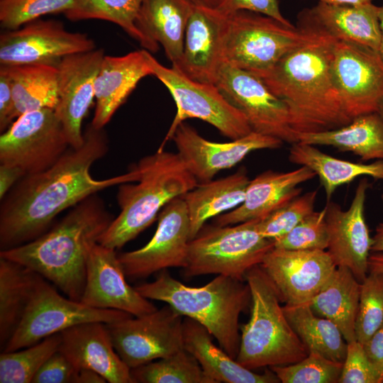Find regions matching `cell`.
<instances>
[{
    "label": "cell",
    "mask_w": 383,
    "mask_h": 383,
    "mask_svg": "<svg viewBox=\"0 0 383 383\" xmlns=\"http://www.w3.org/2000/svg\"><path fill=\"white\" fill-rule=\"evenodd\" d=\"M377 112L378 113V114L380 116V117L383 120V99L381 100V101H380V103H379V104L378 106Z\"/></svg>",
    "instance_id": "obj_57"
},
{
    "label": "cell",
    "mask_w": 383,
    "mask_h": 383,
    "mask_svg": "<svg viewBox=\"0 0 383 383\" xmlns=\"http://www.w3.org/2000/svg\"><path fill=\"white\" fill-rule=\"evenodd\" d=\"M104 55L103 49L96 48L67 55L57 66L58 102L55 112L73 148L84 143L82 124L95 98V81Z\"/></svg>",
    "instance_id": "obj_20"
},
{
    "label": "cell",
    "mask_w": 383,
    "mask_h": 383,
    "mask_svg": "<svg viewBox=\"0 0 383 383\" xmlns=\"http://www.w3.org/2000/svg\"><path fill=\"white\" fill-rule=\"evenodd\" d=\"M339 383H379L376 362L368 357L363 345L357 340L348 343Z\"/></svg>",
    "instance_id": "obj_44"
},
{
    "label": "cell",
    "mask_w": 383,
    "mask_h": 383,
    "mask_svg": "<svg viewBox=\"0 0 383 383\" xmlns=\"http://www.w3.org/2000/svg\"><path fill=\"white\" fill-rule=\"evenodd\" d=\"M317 194V191L313 190L300 194L266 217L258 220L257 228L260 234L273 242L287 234L314 211Z\"/></svg>",
    "instance_id": "obj_41"
},
{
    "label": "cell",
    "mask_w": 383,
    "mask_h": 383,
    "mask_svg": "<svg viewBox=\"0 0 383 383\" xmlns=\"http://www.w3.org/2000/svg\"><path fill=\"white\" fill-rule=\"evenodd\" d=\"M106 380L96 372L89 369H79L77 383H105Z\"/></svg>",
    "instance_id": "obj_50"
},
{
    "label": "cell",
    "mask_w": 383,
    "mask_h": 383,
    "mask_svg": "<svg viewBox=\"0 0 383 383\" xmlns=\"http://www.w3.org/2000/svg\"><path fill=\"white\" fill-rule=\"evenodd\" d=\"M363 346L372 361L377 362L383 359V321Z\"/></svg>",
    "instance_id": "obj_49"
},
{
    "label": "cell",
    "mask_w": 383,
    "mask_h": 383,
    "mask_svg": "<svg viewBox=\"0 0 383 383\" xmlns=\"http://www.w3.org/2000/svg\"><path fill=\"white\" fill-rule=\"evenodd\" d=\"M314 26L318 33L313 39L255 74L285 103L296 136L338 128L352 121L344 110L333 75L337 40Z\"/></svg>",
    "instance_id": "obj_2"
},
{
    "label": "cell",
    "mask_w": 383,
    "mask_h": 383,
    "mask_svg": "<svg viewBox=\"0 0 383 383\" xmlns=\"http://www.w3.org/2000/svg\"><path fill=\"white\" fill-rule=\"evenodd\" d=\"M134 166L138 178L118 185L116 200L120 212L99 240L115 250L150 226L168 203L199 184L177 152L158 149Z\"/></svg>",
    "instance_id": "obj_4"
},
{
    "label": "cell",
    "mask_w": 383,
    "mask_h": 383,
    "mask_svg": "<svg viewBox=\"0 0 383 383\" xmlns=\"http://www.w3.org/2000/svg\"><path fill=\"white\" fill-rule=\"evenodd\" d=\"M74 0H1L0 24L6 30L17 29L42 16L65 13Z\"/></svg>",
    "instance_id": "obj_42"
},
{
    "label": "cell",
    "mask_w": 383,
    "mask_h": 383,
    "mask_svg": "<svg viewBox=\"0 0 383 383\" xmlns=\"http://www.w3.org/2000/svg\"><path fill=\"white\" fill-rule=\"evenodd\" d=\"M245 281L251 292L250 317L240 326L236 361L254 370L294 364L306 357L309 351L289 324L278 293L261 267L250 269Z\"/></svg>",
    "instance_id": "obj_6"
},
{
    "label": "cell",
    "mask_w": 383,
    "mask_h": 383,
    "mask_svg": "<svg viewBox=\"0 0 383 383\" xmlns=\"http://www.w3.org/2000/svg\"><path fill=\"white\" fill-rule=\"evenodd\" d=\"M190 223L182 196L168 203L158 215L157 230L143 247L118 255L126 277H147L169 267L187 265Z\"/></svg>",
    "instance_id": "obj_16"
},
{
    "label": "cell",
    "mask_w": 383,
    "mask_h": 383,
    "mask_svg": "<svg viewBox=\"0 0 383 383\" xmlns=\"http://www.w3.org/2000/svg\"><path fill=\"white\" fill-rule=\"evenodd\" d=\"M77 369L59 350L41 366L32 383H77Z\"/></svg>",
    "instance_id": "obj_45"
},
{
    "label": "cell",
    "mask_w": 383,
    "mask_h": 383,
    "mask_svg": "<svg viewBox=\"0 0 383 383\" xmlns=\"http://www.w3.org/2000/svg\"><path fill=\"white\" fill-rule=\"evenodd\" d=\"M6 73L13 96L12 121L40 109H54L58 102V70L52 65H0Z\"/></svg>",
    "instance_id": "obj_31"
},
{
    "label": "cell",
    "mask_w": 383,
    "mask_h": 383,
    "mask_svg": "<svg viewBox=\"0 0 383 383\" xmlns=\"http://www.w3.org/2000/svg\"><path fill=\"white\" fill-rule=\"evenodd\" d=\"M194 5L188 0H143L136 24L147 37L161 45L172 66L182 57L184 35Z\"/></svg>",
    "instance_id": "obj_28"
},
{
    "label": "cell",
    "mask_w": 383,
    "mask_h": 383,
    "mask_svg": "<svg viewBox=\"0 0 383 383\" xmlns=\"http://www.w3.org/2000/svg\"><path fill=\"white\" fill-rule=\"evenodd\" d=\"M250 179L240 169L226 177L198 184L182 196L190 223V240L211 218L239 206L244 201Z\"/></svg>",
    "instance_id": "obj_29"
},
{
    "label": "cell",
    "mask_w": 383,
    "mask_h": 383,
    "mask_svg": "<svg viewBox=\"0 0 383 383\" xmlns=\"http://www.w3.org/2000/svg\"><path fill=\"white\" fill-rule=\"evenodd\" d=\"M343 367L342 362L309 352L296 363L273 366L270 370L282 383H339Z\"/></svg>",
    "instance_id": "obj_39"
},
{
    "label": "cell",
    "mask_w": 383,
    "mask_h": 383,
    "mask_svg": "<svg viewBox=\"0 0 383 383\" xmlns=\"http://www.w3.org/2000/svg\"><path fill=\"white\" fill-rule=\"evenodd\" d=\"M135 288L145 298L165 302L183 316L201 324L235 360L240 343L239 317L251 305L250 289L245 280L218 274L204 286L192 287L163 270L155 281Z\"/></svg>",
    "instance_id": "obj_5"
},
{
    "label": "cell",
    "mask_w": 383,
    "mask_h": 383,
    "mask_svg": "<svg viewBox=\"0 0 383 383\" xmlns=\"http://www.w3.org/2000/svg\"><path fill=\"white\" fill-rule=\"evenodd\" d=\"M332 71L343 106L351 120L377 112L383 99V60L378 51L337 40Z\"/></svg>",
    "instance_id": "obj_15"
},
{
    "label": "cell",
    "mask_w": 383,
    "mask_h": 383,
    "mask_svg": "<svg viewBox=\"0 0 383 383\" xmlns=\"http://www.w3.org/2000/svg\"><path fill=\"white\" fill-rule=\"evenodd\" d=\"M299 26L286 25L256 12L239 11L226 18L223 59L254 74L272 67L287 54L313 39L318 29L299 16Z\"/></svg>",
    "instance_id": "obj_7"
},
{
    "label": "cell",
    "mask_w": 383,
    "mask_h": 383,
    "mask_svg": "<svg viewBox=\"0 0 383 383\" xmlns=\"http://www.w3.org/2000/svg\"><path fill=\"white\" fill-rule=\"evenodd\" d=\"M143 1L74 0L64 14L72 21L99 19L113 23L138 41L143 49L151 53L155 52L159 49V45L140 31L136 24Z\"/></svg>",
    "instance_id": "obj_36"
},
{
    "label": "cell",
    "mask_w": 383,
    "mask_h": 383,
    "mask_svg": "<svg viewBox=\"0 0 383 383\" xmlns=\"http://www.w3.org/2000/svg\"><path fill=\"white\" fill-rule=\"evenodd\" d=\"M87 34L70 32L62 22L40 18L0 35V65L43 64L57 67L67 55L96 49Z\"/></svg>",
    "instance_id": "obj_14"
},
{
    "label": "cell",
    "mask_w": 383,
    "mask_h": 383,
    "mask_svg": "<svg viewBox=\"0 0 383 383\" xmlns=\"http://www.w3.org/2000/svg\"><path fill=\"white\" fill-rule=\"evenodd\" d=\"M373 0H318L322 2L331 5H360L372 3Z\"/></svg>",
    "instance_id": "obj_53"
},
{
    "label": "cell",
    "mask_w": 383,
    "mask_h": 383,
    "mask_svg": "<svg viewBox=\"0 0 383 383\" xmlns=\"http://www.w3.org/2000/svg\"><path fill=\"white\" fill-rule=\"evenodd\" d=\"M196 6L216 8L220 0H188Z\"/></svg>",
    "instance_id": "obj_54"
},
{
    "label": "cell",
    "mask_w": 383,
    "mask_h": 383,
    "mask_svg": "<svg viewBox=\"0 0 383 383\" xmlns=\"http://www.w3.org/2000/svg\"><path fill=\"white\" fill-rule=\"evenodd\" d=\"M260 266L286 305L311 304L337 267L327 250L275 248Z\"/></svg>",
    "instance_id": "obj_17"
},
{
    "label": "cell",
    "mask_w": 383,
    "mask_h": 383,
    "mask_svg": "<svg viewBox=\"0 0 383 383\" xmlns=\"http://www.w3.org/2000/svg\"><path fill=\"white\" fill-rule=\"evenodd\" d=\"M283 310L292 328L309 352L344 362L348 343L334 323L318 316L310 304H284Z\"/></svg>",
    "instance_id": "obj_35"
},
{
    "label": "cell",
    "mask_w": 383,
    "mask_h": 383,
    "mask_svg": "<svg viewBox=\"0 0 383 383\" xmlns=\"http://www.w3.org/2000/svg\"><path fill=\"white\" fill-rule=\"evenodd\" d=\"M152 75L147 50L122 56L104 55L95 81L96 107L91 122L104 128L138 82Z\"/></svg>",
    "instance_id": "obj_25"
},
{
    "label": "cell",
    "mask_w": 383,
    "mask_h": 383,
    "mask_svg": "<svg viewBox=\"0 0 383 383\" xmlns=\"http://www.w3.org/2000/svg\"><path fill=\"white\" fill-rule=\"evenodd\" d=\"M298 141L350 152L362 161L383 160V120L377 112L357 116L338 128L297 135Z\"/></svg>",
    "instance_id": "obj_30"
},
{
    "label": "cell",
    "mask_w": 383,
    "mask_h": 383,
    "mask_svg": "<svg viewBox=\"0 0 383 383\" xmlns=\"http://www.w3.org/2000/svg\"><path fill=\"white\" fill-rule=\"evenodd\" d=\"M370 187L367 178L361 179L346 210L330 201L325 206L328 237L327 251L336 267L349 269L360 283L369 272L368 260L373 243L365 217Z\"/></svg>",
    "instance_id": "obj_18"
},
{
    "label": "cell",
    "mask_w": 383,
    "mask_h": 383,
    "mask_svg": "<svg viewBox=\"0 0 383 383\" xmlns=\"http://www.w3.org/2000/svg\"><path fill=\"white\" fill-rule=\"evenodd\" d=\"M377 363L379 374H380V383H383V359L376 362Z\"/></svg>",
    "instance_id": "obj_56"
},
{
    "label": "cell",
    "mask_w": 383,
    "mask_h": 383,
    "mask_svg": "<svg viewBox=\"0 0 383 383\" xmlns=\"http://www.w3.org/2000/svg\"><path fill=\"white\" fill-rule=\"evenodd\" d=\"M215 9L225 16L239 11H250L272 17L286 25L293 26L282 14L278 0H220Z\"/></svg>",
    "instance_id": "obj_46"
},
{
    "label": "cell",
    "mask_w": 383,
    "mask_h": 383,
    "mask_svg": "<svg viewBox=\"0 0 383 383\" xmlns=\"http://www.w3.org/2000/svg\"><path fill=\"white\" fill-rule=\"evenodd\" d=\"M379 10V6L372 3L331 5L318 2L299 14L338 40L363 45L378 51L381 38Z\"/></svg>",
    "instance_id": "obj_26"
},
{
    "label": "cell",
    "mask_w": 383,
    "mask_h": 383,
    "mask_svg": "<svg viewBox=\"0 0 383 383\" xmlns=\"http://www.w3.org/2000/svg\"><path fill=\"white\" fill-rule=\"evenodd\" d=\"M172 139L177 154L200 183L212 180L218 172L234 167L252 152L277 149L284 143L279 139L254 131L230 142H212L184 122L176 128Z\"/></svg>",
    "instance_id": "obj_19"
},
{
    "label": "cell",
    "mask_w": 383,
    "mask_h": 383,
    "mask_svg": "<svg viewBox=\"0 0 383 383\" xmlns=\"http://www.w3.org/2000/svg\"><path fill=\"white\" fill-rule=\"evenodd\" d=\"M368 271L383 272V252L370 253L368 260Z\"/></svg>",
    "instance_id": "obj_51"
},
{
    "label": "cell",
    "mask_w": 383,
    "mask_h": 383,
    "mask_svg": "<svg viewBox=\"0 0 383 383\" xmlns=\"http://www.w3.org/2000/svg\"><path fill=\"white\" fill-rule=\"evenodd\" d=\"M13 96L11 83L5 71L0 67V131H5L13 123Z\"/></svg>",
    "instance_id": "obj_47"
},
{
    "label": "cell",
    "mask_w": 383,
    "mask_h": 383,
    "mask_svg": "<svg viewBox=\"0 0 383 383\" xmlns=\"http://www.w3.org/2000/svg\"><path fill=\"white\" fill-rule=\"evenodd\" d=\"M183 316L170 305L106 323L113 347L131 370L184 348Z\"/></svg>",
    "instance_id": "obj_12"
},
{
    "label": "cell",
    "mask_w": 383,
    "mask_h": 383,
    "mask_svg": "<svg viewBox=\"0 0 383 383\" xmlns=\"http://www.w3.org/2000/svg\"><path fill=\"white\" fill-rule=\"evenodd\" d=\"M109 141L104 128L91 123L84 132V143L70 147L51 167L25 175L1 200L0 250L28 243L48 231L56 216L99 192L136 181L133 165L128 172L97 179L92 165L104 157Z\"/></svg>",
    "instance_id": "obj_1"
},
{
    "label": "cell",
    "mask_w": 383,
    "mask_h": 383,
    "mask_svg": "<svg viewBox=\"0 0 383 383\" xmlns=\"http://www.w3.org/2000/svg\"><path fill=\"white\" fill-rule=\"evenodd\" d=\"M372 239L373 243L371 252H383V222L377 225Z\"/></svg>",
    "instance_id": "obj_52"
},
{
    "label": "cell",
    "mask_w": 383,
    "mask_h": 383,
    "mask_svg": "<svg viewBox=\"0 0 383 383\" xmlns=\"http://www.w3.org/2000/svg\"><path fill=\"white\" fill-rule=\"evenodd\" d=\"M133 383H214L196 359L182 348L172 355L131 370Z\"/></svg>",
    "instance_id": "obj_37"
},
{
    "label": "cell",
    "mask_w": 383,
    "mask_h": 383,
    "mask_svg": "<svg viewBox=\"0 0 383 383\" xmlns=\"http://www.w3.org/2000/svg\"><path fill=\"white\" fill-rule=\"evenodd\" d=\"M383 321V272H369L360 283L356 340L365 345Z\"/></svg>",
    "instance_id": "obj_40"
},
{
    "label": "cell",
    "mask_w": 383,
    "mask_h": 383,
    "mask_svg": "<svg viewBox=\"0 0 383 383\" xmlns=\"http://www.w3.org/2000/svg\"><path fill=\"white\" fill-rule=\"evenodd\" d=\"M70 147L55 110H34L1 133L0 163L18 166L26 174L38 173L54 165Z\"/></svg>",
    "instance_id": "obj_11"
},
{
    "label": "cell",
    "mask_w": 383,
    "mask_h": 383,
    "mask_svg": "<svg viewBox=\"0 0 383 383\" xmlns=\"http://www.w3.org/2000/svg\"><path fill=\"white\" fill-rule=\"evenodd\" d=\"M116 250L99 243L91 248L80 301L90 307L124 311L140 316L157 309L126 280Z\"/></svg>",
    "instance_id": "obj_21"
},
{
    "label": "cell",
    "mask_w": 383,
    "mask_h": 383,
    "mask_svg": "<svg viewBox=\"0 0 383 383\" xmlns=\"http://www.w3.org/2000/svg\"><path fill=\"white\" fill-rule=\"evenodd\" d=\"M133 316L113 309H95L60 294L42 276L17 330L1 352L34 345L52 335L85 322L113 323Z\"/></svg>",
    "instance_id": "obj_10"
},
{
    "label": "cell",
    "mask_w": 383,
    "mask_h": 383,
    "mask_svg": "<svg viewBox=\"0 0 383 383\" xmlns=\"http://www.w3.org/2000/svg\"><path fill=\"white\" fill-rule=\"evenodd\" d=\"M226 18L215 8L194 6L186 28L182 59L172 66L192 79L215 84L224 63Z\"/></svg>",
    "instance_id": "obj_22"
},
{
    "label": "cell",
    "mask_w": 383,
    "mask_h": 383,
    "mask_svg": "<svg viewBox=\"0 0 383 383\" xmlns=\"http://www.w3.org/2000/svg\"><path fill=\"white\" fill-rule=\"evenodd\" d=\"M360 292V282L351 271L337 267L310 304L316 314L338 327L347 343L356 340Z\"/></svg>",
    "instance_id": "obj_33"
},
{
    "label": "cell",
    "mask_w": 383,
    "mask_h": 383,
    "mask_svg": "<svg viewBox=\"0 0 383 383\" xmlns=\"http://www.w3.org/2000/svg\"><path fill=\"white\" fill-rule=\"evenodd\" d=\"M215 84L226 99L243 113L252 131L284 143L298 142L285 103L259 77L224 62Z\"/></svg>",
    "instance_id": "obj_13"
},
{
    "label": "cell",
    "mask_w": 383,
    "mask_h": 383,
    "mask_svg": "<svg viewBox=\"0 0 383 383\" xmlns=\"http://www.w3.org/2000/svg\"><path fill=\"white\" fill-rule=\"evenodd\" d=\"M147 57L152 75L167 87L177 106L175 117L159 149H163L178 126L188 118L202 120L231 140L252 131L243 113L226 99L215 84L192 79L172 66L167 67L148 50Z\"/></svg>",
    "instance_id": "obj_9"
},
{
    "label": "cell",
    "mask_w": 383,
    "mask_h": 383,
    "mask_svg": "<svg viewBox=\"0 0 383 383\" xmlns=\"http://www.w3.org/2000/svg\"><path fill=\"white\" fill-rule=\"evenodd\" d=\"M40 274L0 257V347L4 350L30 302Z\"/></svg>",
    "instance_id": "obj_34"
},
{
    "label": "cell",
    "mask_w": 383,
    "mask_h": 383,
    "mask_svg": "<svg viewBox=\"0 0 383 383\" xmlns=\"http://www.w3.org/2000/svg\"><path fill=\"white\" fill-rule=\"evenodd\" d=\"M211 336L207 329L197 321L188 317L183 320L184 348L196 359L204 373L214 383L280 382L271 370L260 374L243 367L216 346Z\"/></svg>",
    "instance_id": "obj_27"
},
{
    "label": "cell",
    "mask_w": 383,
    "mask_h": 383,
    "mask_svg": "<svg viewBox=\"0 0 383 383\" xmlns=\"http://www.w3.org/2000/svg\"><path fill=\"white\" fill-rule=\"evenodd\" d=\"M289 160L313 171L323 186L327 201L339 187L359 177L368 176L383 180V160L372 163L353 162L328 155L316 145L296 142L289 149Z\"/></svg>",
    "instance_id": "obj_32"
},
{
    "label": "cell",
    "mask_w": 383,
    "mask_h": 383,
    "mask_svg": "<svg viewBox=\"0 0 383 383\" xmlns=\"http://www.w3.org/2000/svg\"><path fill=\"white\" fill-rule=\"evenodd\" d=\"M316 176L305 166L286 172L267 170L250 180L243 203L217 216L216 225L228 226L261 220L300 195L299 185Z\"/></svg>",
    "instance_id": "obj_24"
},
{
    "label": "cell",
    "mask_w": 383,
    "mask_h": 383,
    "mask_svg": "<svg viewBox=\"0 0 383 383\" xmlns=\"http://www.w3.org/2000/svg\"><path fill=\"white\" fill-rule=\"evenodd\" d=\"M381 199H382V207H383V193L381 195Z\"/></svg>",
    "instance_id": "obj_58"
},
{
    "label": "cell",
    "mask_w": 383,
    "mask_h": 383,
    "mask_svg": "<svg viewBox=\"0 0 383 383\" xmlns=\"http://www.w3.org/2000/svg\"><path fill=\"white\" fill-rule=\"evenodd\" d=\"M59 350L77 369H89L109 383H133L131 369L116 351L106 324L90 321L60 333Z\"/></svg>",
    "instance_id": "obj_23"
},
{
    "label": "cell",
    "mask_w": 383,
    "mask_h": 383,
    "mask_svg": "<svg viewBox=\"0 0 383 383\" xmlns=\"http://www.w3.org/2000/svg\"><path fill=\"white\" fill-rule=\"evenodd\" d=\"M113 219L104 200L95 194L72 206L38 238L0 250V257L28 267L68 298L80 301L89 251Z\"/></svg>",
    "instance_id": "obj_3"
},
{
    "label": "cell",
    "mask_w": 383,
    "mask_h": 383,
    "mask_svg": "<svg viewBox=\"0 0 383 383\" xmlns=\"http://www.w3.org/2000/svg\"><path fill=\"white\" fill-rule=\"evenodd\" d=\"M258 220L234 225L204 226L189 242L184 275L216 274L245 280L274 248L257 231Z\"/></svg>",
    "instance_id": "obj_8"
},
{
    "label": "cell",
    "mask_w": 383,
    "mask_h": 383,
    "mask_svg": "<svg viewBox=\"0 0 383 383\" xmlns=\"http://www.w3.org/2000/svg\"><path fill=\"white\" fill-rule=\"evenodd\" d=\"M60 333L30 346L0 355L1 383H30L44 362L59 350Z\"/></svg>",
    "instance_id": "obj_38"
},
{
    "label": "cell",
    "mask_w": 383,
    "mask_h": 383,
    "mask_svg": "<svg viewBox=\"0 0 383 383\" xmlns=\"http://www.w3.org/2000/svg\"><path fill=\"white\" fill-rule=\"evenodd\" d=\"M326 208L313 211L289 232L274 240V248L290 250H321L328 248Z\"/></svg>",
    "instance_id": "obj_43"
},
{
    "label": "cell",
    "mask_w": 383,
    "mask_h": 383,
    "mask_svg": "<svg viewBox=\"0 0 383 383\" xmlns=\"http://www.w3.org/2000/svg\"><path fill=\"white\" fill-rule=\"evenodd\" d=\"M25 175L26 172L18 166L0 163V200Z\"/></svg>",
    "instance_id": "obj_48"
},
{
    "label": "cell",
    "mask_w": 383,
    "mask_h": 383,
    "mask_svg": "<svg viewBox=\"0 0 383 383\" xmlns=\"http://www.w3.org/2000/svg\"><path fill=\"white\" fill-rule=\"evenodd\" d=\"M379 21L381 30L380 44L378 50V52L383 60V4L379 6Z\"/></svg>",
    "instance_id": "obj_55"
}]
</instances>
